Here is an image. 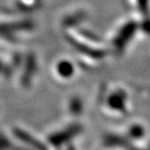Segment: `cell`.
Returning <instances> with one entry per match:
<instances>
[{
  "label": "cell",
  "mask_w": 150,
  "mask_h": 150,
  "mask_svg": "<svg viewBox=\"0 0 150 150\" xmlns=\"http://www.w3.org/2000/svg\"><path fill=\"white\" fill-rule=\"evenodd\" d=\"M62 64H59V72H61L62 75H65V76H67V75L71 74L72 72V67H71V65L69 64V62H61Z\"/></svg>",
  "instance_id": "6da1fadb"
}]
</instances>
